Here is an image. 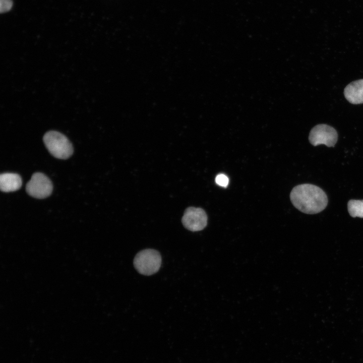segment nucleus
Listing matches in <instances>:
<instances>
[{
  "label": "nucleus",
  "mask_w": 363,
  "mask_h": 363,
  "mask_svg": "<svg viewBox=\"0 0 363 363\" xmlns=\"http://www.w3.org/2000/svg\"><path fill=\"white\" fill-rule=\"evenodd\" d=\"M215 182L219 186L226 188L228 184L229 179L226 175L220 173L216 176Z\"/></svg>",
  "instance_id": "9d476101"
},
{
  "label": "nucleus",
  "mask_w": 363,
  "mask_h": 363,
  "mask_svg": "<svg viewBox=\"0 0 363 363\" xmlns=\"http://www.w3.org/2000/svg\"><path fill=\"white\" fill-rule=\"evenodd\" d=\"M182 221L187 229L192 231H200L207 225V216L202 208L191 207L185 210Z\"/></svg>",
  "instance_id": "423d86ee"
},
{
  "label": "nucleus",
  "mask_w": 363,
  "mask_h": 363,
  "mask_svg": "<svg viewBox=\"0 0 363 363\" xmlns=\"http://www.w3.org/2000/svg\"><path fill=\"white\" fill-rule=\"evenodd\" d=\"M348 211L352 217L363 218V200H350L347 203Z\"/></svg>",
  "instance_id": "1a4fd4ad"
},
{
  "label": "nucleus",
  "mask_w": 363,
  "mask_h": 363,
  "mask_svg": "<svg viewBox=\"0 0 363 363\" xmlns=\"http://www.w3.org/2000/svg\"><path fill=\"white\" fill-rule=\"evenodd\" d=\"M161 264L159 253L153 249H145L139 252L134 260V265L139 273L151 275L156 273Z\"/></svg>",
  "instance_id": "7ed1b4c3"
},
{
  "label": "nucleus",
  "mask_w": 363,
  "mask_h": 363,
  "mask_svg": "<svg viewBox=\"0 0 363 363\" xmlns=\"http://www.w3.org/2000/svg\"><path fill=\"white\" fill-rule=\"evenodd\" d=\"M52 188V183L47 176L42 173L36 172L26 184V190L33 197L43 199L51 194Z\"/></svg>",
  "instance_id": "20e7f679"
},
{
  "label": "nucleus",
  "mask_w": 363,
  "mask_h": 363,
  "mask_svg": "<svg viewBox=\"0 0 363 363\" xmlns=\"http://www.w3.org/2000/svg\"><path fill=\"white\" fill-rule=\"evenodd\" d=\"M345 98L350 103H363V79L353 81L346 86L344 90Z\"/></svg>",
  "instance_id": "0eeeda50"
},
{
  "label": "nucleus",
  "mask_w": 363,
  "mask_h": 363,
  "mask_svg": "<svg viewBox=\"0 0 363 363\" xmlns=\"http://www.w3.org/2000/svg\"><path fill=\"white\" fill-rule=\"evenodd\" d=\"M338 139L336 130L326 124L316 125L311 130L309 140L311 144L316 146L324 144L327 147H334Z\"/></svg>",
  "instance_id": "39448f33"
},
{
  "label": "nucleus",
  "mask_w": 363,
  "mask_h": 363,
  "mask_svg": "<svg viewBox=\"0 0 363 363\" xmlns=\"http://www.w3.org/2000/svg\"><path fill=\"white\" fill-rule=\"evenodd\" d=\"M13 6L12 0H0V12L3 13L10 11Z\"/></svg>",
  "instance_id": "9b49d317"
},
{
  "label": "nucleus",
  "mask_w": 363,
  "mask_h": 363,
  "mask_svg": "<svg viewBox=\"0 0 363 363\" xmlns=\"http://www.w3.org/2000/svg\"><path fill=\"white\" fill-rule=\"evenodd\" d=\"M293 205L300 211L309 214L322 211L328 204L324 191L315 185L305 184L294 187L290 194Z\"/></svg>",
  "instance_id": "f257e3e1"
},
{
  "label": "nucleus",
  "mask_w": 363,
  "mask_h": 363,
  "mask_svg": "<svg viewBox=\"0 0 363 363\" xmlns=\"http://www.w3.org/2000/svg\"><path fill=\"white\" fill-rule=\"evenodd\" d=\"M44 144L49 153L55 158L66 159L73 154V148L68 139L62 133L50 131L43 137Z\"/></svg>",
  "instance_id": "f03ea898"
},
{
  "label": "nucleus",
  "mask_w": 363,
  "mask_h": 363,
  "mask_svg": "<svg viewBox=\"0 0 363 363\" xmlns=\"http://www.w3.org/2000/svg\"><path fill=\"white\" fill-rule=\"evenodd\" d=\"M22 183L21 177L18 174L4 173L0 175V188L3 192L17 191L21 188Z\"/></svg>",
  "instance_id": "6e6552de"
}]
</instances>
